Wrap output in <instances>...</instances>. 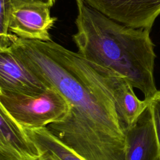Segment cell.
<instances>
[{"label": "cell", "instance_id": "cell-1", "mask_svg": "<svg viewBox=\"0 0 160 160\" xmlns=\"http://www.w3.org/2000/svg\"><path fill=\"white\" fill-rule=\"evenodd\" d=\"M11 51L69 104L62 119L46 128L83 160H126L125 128L113 94V70L52 41L10 34Z\"/></svg>", "mask_w": 160, "mask_h": 160}, {"label": "cell", "instance_id": "cell-2", "mask_svg": "<svg viewBox=\"0 0 160 160\" xmlns=\"http://www.w3.org/2000/svg\"><path fill=\"white\" fill-rule=\"evenodd\" d=\"M77 31L72 36L78 52L121 74L149 101L158 91L154 78L156 54L150 31L119 23L76 0Z\"/></svg>", "mask_w": 160, "mask_h": 160}, {"label": "cell", "instance_id": "cell-3", "mask_svg": "<svg viewBox=\"0 0 160 160\" xmlns=\"http://www.w3.org/2000/svg\"><path fill=\"white\" fill-rule=\"evenodd\" d=\"M0 107L26 129L46 127L62 119L69 111L68 101L52 86L36 94L0 90Z\"/></svg>", "mask_w": 160, "mask_h": 160}, {"label": "cell", "instance_id": "cell-4", "mask_svg": "<svg viewBox=\"0 0 160 160\" xmlns=\"http://www.w3.org/2000/svg\"><path fill=\"white\" fill-rule=\"evenodd\" d=\"M109 18L128 27L151 30L160 14V0H84Z\"/></svg>", "mask_w": 160, "mask_h": 160}, {"label": "cell", "instance_id": "cell-5", "mask_svg": "<svg viewBox=\"0 0 160 160\" xmlns=\"http://www.w3.org/2000/svg\"><path fill=\"white\" fill-rule=\"evenodd\" d=\"M56 19L51 16L50 7L46 5L22 4L12 9L9 31L22 39L48 42L51 41L49 30Z\"/></svg>", "mask_w": 160, "mask_h": 160}, {"label": "cell", "instance_id": "cell-6", "mask_svg": "<svg viewBox=\"0 0 160 160\" xmlns=\"http://www.w3.org/2000/svg\"><path fill=\"white\" fill-rule=\"evenodd\" d=\"M41 156L24 129L0 107V160H39Z\"/></svg>", "mask_w": 160, "mask_h": 160}, {"label": "cell", "instance_id": "cell-7", "mask_svg": "<svg viewBox=\"0 0 160 160\" xmlns=\"http://www.w3.org/2000/svg\"><path fill=\"white\" fill-rule=\"evenodd\" d=\"M49 87L8 48L0 50V90L36 94Z\"/></svg>", "mask_w": 160, "mask_h": 160}, {"label": "cell", "instance_id": "cell-8", "mask_svg": "<svg viewBox=\"0 0 160 160\" xmlns=\"http://www.w3.org/2000/svg\"><path fill=\"white\" fill-rule=\"evenodd\" d=\"M125 132L126 160H160V147L148 108Z\"/></svg>", "mask_w": 160, "mask_h": 160}, {"label": "cell", "instance_id": "cell-9", "mask_svg": "<svg viewBox=\"0 0 160 160\" xmlns=\"http://www.w3.org/2000/svg\"><path fill=\"white\" fill-rule=\"evenodd\" d=\"M112 85L118 111L126 131L147 109L148 101L139 99L132 84L124 76L114 71L112 74Z\"/></svg>", "mask_w": 160, "mask_h": 160}, {"label": "cell", "instance_id": "cell-10", "mask_svg": "<svg viewBox=\"0 0 160 160\" xmlns=\"http://www.w3.org/2000/svg\"><path fill=\"white\" fill-rule=\"evenodd\" d=\"M24 129L39 151H48L52 154L58 160H83L54 136L46 127L38 129Z\"/></svg>", "mask_w": 160, "mask_h": 160}, {"label": "cell", "instance_id": "cell-11", "mask_svg": "<svg viewBox=\"0 0 160 160\" xmlns=\"http://www.w3.org/2000/svg\"><path fill=\"white\" fill-rule=\"evenodd\" d=\"M13 8L11 0H0V50L10 45L9 25Z\"/></svg>", "mask_w": 160, "mask_h": 160}, {"label": "cell", "instance_id": "cell-12", "mask_svg": "<svg viewBox=\"0 0 160 160\" xmlns=\"http://www.w3.org/2000/svg\"><path fill=\"white\" fill-rule=\"evenodd\" d=\"M148 108L150 111L156 136L160 147V90L148 101Z\"/></svg>", "mask_w": 160, "mask_h": 160}, {"label": "cell", "instance_id": "cell-13", "mask_svg": "<svg viewBox=\"0 0 160 160\" xmlns=\"http://www.w3.org/2000/svg\"><path fill=\"white\" fill-rule=\"evenodd\" d=\"M11 1L14 6L26 3H36L44 4L51 8L54 4L56 0H11Z\"/></svg>", "mask_w": 160, "mask_h": 160}, {"label": "cell", "instance_id": "cell-14", "mask_svg": "<svg viewBox=\"0 0 160 160\" xmlns=\"http://www.w3.org/2000/svg\"><path fill=\"white\" fill-rule=\"evenodd\" d=\"M40 152L41 153V156L39 160H58L52 154L48 151H42Z\"/></svg>", "mask_w": 160, "mask_h": 160}]
</instances>
